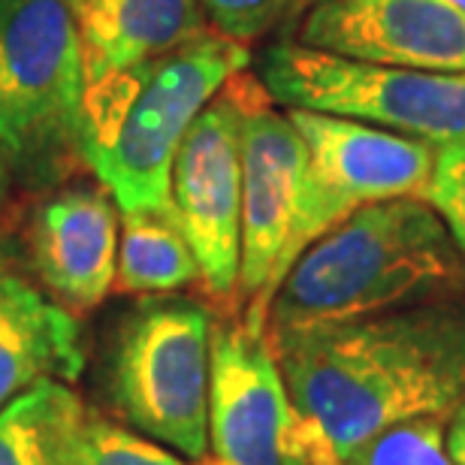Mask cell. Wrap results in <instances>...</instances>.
I'll return each instance as SVG.
<instances>
[{
  "mask_svg": "<svg viewBox=\"0 0 465 465\" xmlns=\"http://www.w3.org/2000/svg\"><path fill=\"white\" fill-rule=\"evenodd\" d=\"M312 441L345 462L387 426L444 417L465 393V296L269 336Z\"/></svg>",
  "mask_w": 465,
  "mask_h": 465,
  "instance_id": "obj_1",
  "label": "cell"
},
{
  "mask_svg": "<svg viewBox=\"0 0 465 465\" xmlns=\"http://www.w3.org/2000/svg\"><path fill=\"white\" fill-rule=\"evenodd\" d=\"M465 260L430 203H371L314 239L287 269L266 336L345 323L411 305L462 300Z\"/></svg>",
  "mask_w": 465,
  "mask_h": 465,
  "instance_id": "obj_2",
  "label": "cell"
},
{
  "mask_svg": "<svg viewBox=\"0 0 465 465\" xmlns=\"http://www.w3.org/2000/svg\"><path fill=\"white\" fill-rule=\"evenodd\" d=\"M248 64V45L206 31L85 88L82 154L118 212H173L170 175L184 134L224 82Z\"/></svg>",
  "mask_w": 465,
  "mask_h": 465,
  "instance_id": "obj_3",
  "label": "cell"
},
{
  "mask_svg": "<svg viewBox=\"0 0 465 465\" xmlns=\"http://www.w3.org/2000/svg\"><path fill=\"white\" fill-rule=\"evenodd\" d=\"M85 70L67 0H0V157L18 191H52L88 170Z\"/></svg>",
  "mask_w": 465,
  "mask_h": 465,
  "instance_id": "obj_4",
  "label": "cell"
},
{
  "mask_svg": "<svg viewBox=\"0 0 465 465\" xmlns=\"http://www.w3.org/2000/svg\"><path fill=\"white\" fill-rule=\"evenodd\" d=\"M212 321L184 296H143L106 360V396L124 426L191 462L209 457Z\"/></svg>",
  "mask_w": 465,
  "mask_h": 465,
  "instance_id": "obj_5",
  "label": "cell"
},
{
  "mask_svg": "<svg viewBox=\"0 0 465 465\" xmlns=\"http://www.w3.org/2000/svg\"><path fill=\"white\" fill-rule=\"evenodd\" d=\"M257 79L287 109L351 118L432 148L465 139V73L387 67L278 40L260 54Z\"/></svg>",
  "mask_w": 465,
  "mask_h": 465,
  "instance_id": "obj_6",
  "label": "cell"
},
{
  "mask_svg": "<svg viewBox=\"0 0 465 465\" xmlns=\"http://www.w3.org/2000/svg\"><path fill=\"white\" fill-rule=\"evenodd\" d=\"M242 109V254L239 318L266 330L269 302L312 245L305 232V179L309 152L287 113L254 73L230 76Z\"/></svg>",
  "mask_w": 465,
  "mask_h": 465,
  "instance_id": "obj_7",
  "label": "cell"
},
{
  "mask_svg": "<svg viewBox=\"0 0 465 465\" xmlns=\"http://www.w3.org/2000/svg\"><path fill=\"white\" fill-rule=\"evenodd\" d=\"M170 209L197 260L212 314H239L242 109L230 79L182 139L170 175Z\"/></svg>",
  "mask_w": 465,
  "mask_h": 465,
  "instance_id": "obj_8",
  "label": "cell"
},
{
  "mask_svg": "<svg viewBox=\"0 0 465 465\" xmlns=\"http://www.w3.org/2000/svg\"><path fill=\"white\" fill-rule=\"evenodd\" d=\"M206 465H312V441L266 330L212 321Z\"/></svg>",
  "mask_w": 465,
  "mask_h": 465,
  "instance_id": "obj_9",
  "label": "cell"
},
{
  "mask_svg": "<svg viewBox=\"0 0 465 465\" xmlns=\"http://www.w3.org/2000/svg\"><path fill=\"white\" fill-rule=\"evenodd\" d=\"M309 152L305 232L309 242L371 203L426 197L435 148L351 118L287 109Z\"/></svg>",
  "mask_w": 465,
  "mask_h": 465,
  "instance_id": "obj_10",
  "label": "cell"
},
{
  "mask_svg": "<svg viewBox=\"0 0 465 465\" xmlns=\"http://www.w3.org/2000/svg\"><path fill=\"white\" fill-rule=\"evenodd\" d=\"M118 227V206L104 184L76 179L45 191L25 221L27 269L76 321L115 291Z\"/></svg>",
  "mask_w": 465,
  "mask_h": 465,
  "instance_id": "obj_11",
  "label": "cell"
},
{
  "mask_svg": "<svg viewBox=\"0 0 465 465\" xmlns=\"http://www.w3.org/2000/svg\"><path fill=\"white\" fill-rule=\"evenodd\" d=\"M296 43L387 67L465 73V13L448 0H318Z\"/></svg>",
  "mask_w": 465,
  "mask_h": 465,
  "instance_id": "obj_12",
  "label": "cell"
},
{
  "mask_svg": "<svg viewBox=\"0 0 465 465\" xmlns=\"http://www.w3.org/2000/svg\"><path fill=\"white\" fill-rule=\"evenodd\" d=\"M82 369L79 321L43 291L0 236V408L45 381L73 384Z\"/></svg>",
  "mask_w": 465,
  "mask_h": 465,
  "instance_id": "obj_13",
  "label": "cell"
},
{
  "mask_svg": "<svg viewBox=\"0 0 465 465\" xmlns=\"http://www.w3.org/2000/svg\"><path fill=\"white\" fill-rule=\"evenodd\" d=\"M85 88L212 31L200 0H67Z\"/></svg>",
  "mask_w": 465,
  "mask_h": 465,
  "instance_id": "obj_14",
  "label": "cell"
},
{
  "mask_svg": "<svg viewBox=\"0 0 465 465\" xmlns=\"http://www.w3.org/2000/svg\"><path fill=\"white\" fill-rule=\"evenodd\" d=\"M200 284V269L173 212H121L115 291L127 296H166Z\"/></svg>",
  "mask_w": 465,
  "mask_h": 465,
  "instance_id": "obj_15",
  "label": "cell"
},
{
  "mask_svg": "<svg viewBox=\"0 0 465 465\" xmlns=\"http://www.w3.org/2000/svg\"><path fill=\"white\" fill-rule=\"evenodd\" d=\"M76 390L45 381L0 408V465H61V432Z\"/></svg>",
  "mask_w": 465,
  "mask_h": 465,
  "instance_id": "obj_16",
  "label": "cell"
},
{
  "mask_svg": "<svg viewBox=\"0 0 465 465\" xmlns=\"http://www.w3.org/2000/svg\"><path fill=\"white\" fill-rule=\"evenodd\" d=\"M61 465H188L179 453L134 432L76 396L61 432ZM206 465V462H197Z\"/></svg>",
  "mask_w": 465,
  "mask_h": 465,
  "instance_id": "obj_17",
  "label": "cell"
},
{
  "mask_svg": "<svg viewBox=\"0 0 465 465\" xmlns=\"http://www.w3.org/2000/svg\"><path fill=\"white\" fill-rule=\"evenodd\" d=\"M345 465H457L444 441V417H417L387 426L345 460Z\"/></svg>",
  "mask_w": 465,
  "mask_h": 465,
  "instance_id": "obj_18",
  "label": "cell"
},
{
  "mask_svg": "<svg viewBox=\"0 0 465 465\" xmlns=\"http://www.w3.org/2000/svg\"><path fill=\"white\" fill-rule=\"evenodd\" d=\"M309 4L312 0H200L212 31L242 45H251L284 27Z\"/></svg>",
  "mask_w": 465,
  "mask_h": 465,
  "instance_id": "obj_19",
  "label": "cell"
},
{
  "mask_svg": "<svg viewBox=\"0 0 465 465\" xmlns=\"http://www.w3.org/2000/svg\"><path fill=\"white\" fill-rule=\"evenodd\" d=\"M423 200L439 212L453 245H457V251L465 260V139L462 143L435 148L432 179Z\"/></svg>",
  "mask_w": 465,
  "mask_h": 465,
  "instance_id": "obj_20",
  "label": "cell"
},
{
  "mask_svg": "<svg viewBox=\"0 0 465 465\" xmlns=\"http://www.w3.org/2000/svg\"><path fill=\"white\" fill-rule=\"evenodd\" d=\"M15 191H18V184L13 179V173H9L6 161L0 157V236H6V232L13 230L15 218H18Z\"/></svg>",
  "mask_w": 465,
  "mask_h": 465,
  "instance_id": "obj_21",
  "label": "cell"
},
{
  "mask_svg": "<svg viewBox=\"0 0 465 465\" xmlns=\"http://www.w3.org/2000/svg\"><path fill=\"white\" fill-rule=\"evenodd\" d=\"M444 441H448V453L453 462L465 465V393L444 420Z\"/></svg>",
  "mask_w": 465,
  "mask_h": 465,
  "instance_id": "obj_22",
  "label": "cell"
},
{
  "mask_svg": "<svg viewBox=\"0 0 465 465\" xmlns=\"http://www.w3.org/2000/svg\"><path fill=\"white\" fill-rule=\"evenodd\" d=\"M448 4H450V6H457V9H462V13H465V0H448Z\"/></svg>",
  "mask_w": 465,
  "mask_h": 465,
  "instance_id": "obj_23",
  "label": "cell"
},
{
  "mask_svg": "<svg viewBox=\"0 0 465 465\" xmlns=\"http://www.w3.org/2000/svg\"><path fill=\"white\" fill-rule=\"evenodd\" d=\"M327 465H345V462H327Z\"/></svg>",
  "mask_w": 465,
  "mask_h": 465,
  "instance_id": "obj_24",
  "label": "cell"
},
{
  "mask_svg": "<svg viewBox=\"0 0 465 465\" xmlns=\"http://www.w3.org/2000/svg\"><path fill=\"white\" fill-rule=\"evenodd\" d=\"M314 4H318V0H314Z\"/></svg>",
  "mask_w": 465,
  "mask_h": 465,
  "instance_id": "obj_25",
  "label": "cell"
}]
</instances>
